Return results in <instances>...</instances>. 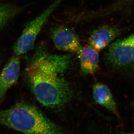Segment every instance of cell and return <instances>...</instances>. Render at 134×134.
Segmentation results:
<instances>
[{"label": "cell", "mask_w": 134, "mask_h": 134, "mask_svg": "<svg viewBox=\"0 0 134 134\" xmlns=\"http://www.w3.org/2000/svg\"><path fill=\"white\" fill-rule=\"evenodd\" d=\"M77 53L82 74L88 75L97 72L99 68L98 51L88 45L81 47Z\"/></svg>", "instance_id": "ba28073f"}, {"label": "cell", "mask_w": 134, "mask_h": 134, "mask_svg": "<svg viewBox=\"0 0 134 134\" xmlns=\"http://www.w3.org/2000/svg\"><path fill=\"white\" fill-rule=\"evenodd\" d=\"M70 54H50L38 52L25 70L26 81L37 101L52 109H60L73 95L64 75L71 67Z\"/></svg>", "instance_id": "6da1fadb"}, {"label": "cell", "mask_w": 134, "mask_h": 134, "mask_svg": "<svg viewBox=\"0 0 134 134\" xmlns=\"http://www.w3.org/2000/svg\"><path fill=\"white\" fill-rule=\"evenodd\" d=\"M134 134V133H127V134Z\"/></svg>", "instance_id": "8fae6325"}, {"label": "cell", "mask_w": 134, "mask_h": 134, "mask_svg": "<svg viewBox=\"0 0 134 134\" xmlns=\"http://www.w3.org/2000/svg\"><path fill=\"white\" fill-rule=\"evenodd\" d=\"M0 124L24 134H64L36 107L24 102L0 110Z\"/></svg>", "instance_id": "7a4b0ae2"}, {"label": "cell", "mask_w": 134, "mask_h": 134, "mask_svg": "<svg viewBox=\"0 0 134 134\" xmlns=\"http://www.w3.org/2000/svg\"><path fill=\"white\" fill-rule=\"evenodd\" d=\"M51 37L54 46L59 50L77 53L81 48L80 39L77 34L65 26H58L52 29Z\"/></svg>", "instance_id": "5b68a950"}, {"label": "cell", "mask_w": 134, "mask_h": 134, "mask_svg": "<svg viewBox=\"0 0 134 134\" xmlns=\"http://www.w3.org/2000/svg\"><path fill=\"white\" fill-rule=\"evenodd\" d=\"M62 0H56L41 14L27 23L18 40L13 45L14 55L20 56L33 49L35 42L45 23Z\"/></svg>", "instance_id": "3957f363"}, {"label": "cell", "mask_w": 134, "mask_h": 134, "mask_svg": "<svg viewBox=\"0 0 134 134\" xmlns=\"http://www.w3.org/2000/svg\"><path fill=\"white\" fill-rule=\"evenodd\" d=\"M120 30L115 26L104 25L96 29L88 38L89 45L99 52L119 36Z\"/></svg>", "instance_id": "52a82bcc"}, {"label": "cell", "mask_w": 134, "mask_h": 134, "mask_svg": "<svg viewBox=\"0 0 134 134\" xmlns=\"http://www.w3.org/2000/svg\"><path fill=\"white\" fill-rule=\"evenodd\" d=\"M20 74V58L14 55L0 73V105L8 90L17 82Z\"/></svg>", "instance_id": "8992f818"}, {"label": "cell", "mask_w": 134, "mask_h": 134, "mask_svg": "<svg viewBox=\"0 0 134 134\" xmlns=\"http://www.w3.org/2000/svg\"><path fill=\"white\" fill-rule=\"evenodd\" d=\"M1 58H0V62H1Z\"/></svg>", "instance_id": "7c38bea8"}, {"label": "cell", "mask_w": 134, "mask_h": 134, "mask_svg": "<svg viewBox=\"0 0 134 134\" xmlns=\"http://www.w3.org/2000/svg\"></svg>", "instance_id": "4fadbf2b"}, {"label": "cell", "mask_w": 134, "mask_h": 134, "mask_svg": "<svg viewBox=\"0 0 134 134\" xmlns=\"http://www.w3.org/2000/svg\"><path fill=\"white\" fill-rule=\"evenodd\" d=\"M92 94L96 103L107 108L118 117H120L116 103L108 86L101 83H96L93 85Z\"/></svg>", "instance_id": "9c48e42d"}, {"label": "cell", "mask_w": 134, "mask_h": 134, "mask_svg": "<svg viewBox=\"0 0 134 134\" xmlns=\"http://www.w3.org/2000/svg\"></svg>", "instance_id": "5bb4252c"}, {"label": "cell", "mask_w": 134, "mask_h": 134, "mask_svg": "<svg viewBox=\"0 0 134 134\" xmlns=\"http://www.w3.org/2000/svg\"><path fill=\"white\" fill-rule=\"evenodd\" d=\"M107 59L112 66L123 68L134 64V35L119 39L110 45Z\"/></svg>", "instance_id": "277c9868"}, {"label": "cell", "mask_w": 134, "mask_h": 134, "mask_svg": "<svg viewBox=\"0 0 134 134\" xmlns=\"http://www.w3.org/2000/svg\"><path fill=\"white\" fill-rule=\"evenodd\" d=\"M19 9L9 4H0V30L19 13Z\"/></svg>", "instance_id": "30bf717a"}]
</instances>
